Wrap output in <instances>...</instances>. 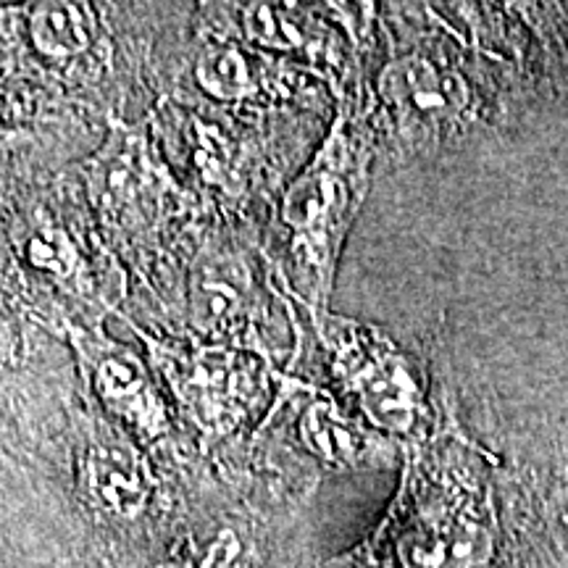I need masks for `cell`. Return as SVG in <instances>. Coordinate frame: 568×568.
<instances>
[{"mask_svg": "<svg viewBox=\"0 0 568 568\" xmlns=\"http://www.w3.org/2000/svg\"><path fill=\"white\" fill-rule=\"evenodd\" d=\"M197 77H201V84L216 92L219 98H237V92L245 88L247 67L237 48H219L203 55Z\"/></svg>", "mask_w": 568, "mask_h": 568, "instance_id": "cell-7", "label": "cell"}, {"mask_svg": "<svg viewBox=\"0 0 568 568\" xmlns=\"http://www.w3.org/2000/svg\"><path fill=\"white\" fill-rule=\"evenodd\" d=\"M98 389L116 408V414L153 426L151 416L159 414V410H153L155 400L151 387H148L142 368L132 358L116 355V358L101 361V366H98Z\"/></svg>", "mask_w": 568, "mask_h": 568, "instance_id": "cell-5", "label": "cell"}, {"mask_svg": "<svg viewBox=\"0 0 568 568\" xmlns=\"http://www.w3.org/2000/svg\"><path fill=\"white\" fill-rule=\"evenodd\" d=\"M32 42L45 55H71L90 45V11L74 3L34 6L30 17Z\"/></svg>", "mask_w": 568, "mask_h": 568, "instance_id": "cell-4", "label": "cell"}, {"mask_svg": "<svg viewBox=\"0 0 568 568\" xmlns=\"http://www.w3.org/2000/svg\"><path fill=\"white\" fill-rule=\"evenodd\" d=\"M247 30L251 38H255L261 45L272 48H290L295 45L293 38H287L284 32H290V24L282 19V13L276 11V6H251L245 13Z\"/></svg>", "mask_w": 568, "mask_h": 568, "instance_id": "cell-8", "label": "cell"}, {"mask_svg": "<svg viewBox=\"0 0 568 568\" xmlns=\"http://www.w3.org/2000/svg\"><path fill=\"white\" fill-rule=\"evenodd\" d=\"M193 322L205 335H237L251 322L258 305V287L247 261L237 253L216 251L197 258L193 280Z\"/></svg>", "mask_w": 568, "mask_h": 568, "instance_id": "cell-2", "label": "cell"}, {"mask_svg": "<svg viewBox=\"0 0 568 568\" xmlns=\"http://www.w3.org/2000/svg\"><path fill=\"white\" fill-rule=\"evenodd\" d=\"M92 493L101 497L105 508L116 510L122 516H134L145 503V487L134 468H126L116 460L98 456L90 466Z\"/></svg>", "mask_w": 568, "mask_h": 568, "instance_id": "cell-6", "label": "cell"}, {"mask_svg": "<svg viewBox=\"0 0 568 568\" xmlns=\"http://www.w3.org/2000/svg\"><path fill=\"white\" fill-rule=\"evenodd\" d=\"M445 84L437 80L435 69L422 59L397 61L385 71V98L400 116L403 126H422V130H437L456 103L447 101Z\"/></svg>", "mask_w": 568, "mask_h": 568, "instance_id": "cell-3", "label": "cell"}, {"mask_svg": "<svg viewBox=\"0 0 568 568\" xmlns=\"http://www.w3.org/2000/svg\"><path fill=\"white\" fill-rule=\"evenodd\" d=\"M361 180L364 169L355 161L353 145L335 132L311 169H305L284 195L282 219L293 232V253L318 303L329 287L347 219L358 203Z\"/></svg>", "mask_w": 568, "mask_h": 568, "instance_id": "cell-1", "label": "cell"}]
</instances>
